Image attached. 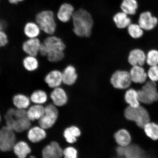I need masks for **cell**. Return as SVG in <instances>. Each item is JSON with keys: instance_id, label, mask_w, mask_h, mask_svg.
<instances>
[{"instance_id": "6", "label": "cell", "mask_w": 158, "mask_h": 158, "mask_svg": "<svg viewBox=\"0 0 158 158\" xmlns=\"http://www.w3.org/2000/svg\"><path fill=\"white\" fill-rule=\"evenodd\" d=\"M138 90V97L141 104L151 105L158 101V92L156 82L152 81L146 82Z\"/></svg>"}, {"instance_id": "21", "label": "cell", "mask_w": 158, "mask_h": 158, "mask_svg": "<svg viewBox=\"0 0 158 158\" xmlns=\"http://www.w3.org/2000/svg\"><path fill=\"white\" fill-rule=\"evenodd\" d=\"M132 82L136 84H144L147 81V73L143 66H131L129 71Z\"/></svg>"}, {"instance_id": "36", "label": "cell", "mask_w": 158, "mask_h": 158, "mask_svg": "<svg viewBox=\"0 0 158 158\" xmlns=\"http://www.w3.org/2000/svg\"><path fill=\"white\" fill-rule=\"evenodd\" d=\"M148 77L150 81L154 82L158 81V66H151L148 70Z\"/></svg>"}, {"instance_id": "17", "label": "cell", "mask_w": 158, "mask_h": 158, "mask_svg": "<svg viewBox=\"0 0 158 158\" xmlns=\"http://www.w3.org/2000/svg\"><path fill=\"white\" fill-rule=\"evenodd\" d=\"M158 22L156 17L153 16L150 12L146 11L140 15L138 24L143 30L150 31L155 28Z\"/></svg>"}, {"instance_id": "41", "label": "cell", "mask_w": 158, "mask_h": 158, "mask_svg": "<svg viewBox=\"0 0 158 158\" xmlns=\"http://www.w3.org/2000/svg\"><path fill=\"white\" fill-rule=\"evenodd\" d=\"M17 1L19 3L21 2H23L25 0H17Z\"/></svg>"}, {"instance_id": "15", "label": "cell", "mask_w": 158, "mask_h": 158, "mask_svg": "<svg viewBox=\"0 0 158 158\" xmlns=\"http://www.w3.org/2000/svg\"><path fill=\"white\" fill-rule=\"evenodd\" d=\"M147 55L144 51L140 48L132 49L128 53L127 62L131 66H143L146 62Z\"/></svg>"}, {"instance_id": "18", "label": "cell", "mask_w": 158, "mask_h": 158, "mask_svg": "<svg viewBox=\"0 0 158 158\" xmlns=\"http://www.w3.org/2000/svg\"><path fill=\"white\" fill-rule=\"evenodd\" d=\"M46 130L39 126L31 127L27 130V137L31 143H37L44 140L47 137Z\"/></svg>"}, {"instance_id": "39", "label": "cell", "mask_w": 158, "mask_h": 158, "mask_svg": "<svg viewBox=\"0 0 158 158\" xmlns=\"http://www.w3.org/2000/svg\"><path fill=\"white\" fill-rule=\"evenodd\" d=\"M8 1L11 5H17L19 3L17 0H8Z\"/></svg>"}, {"instance_id": "11", "label": "cell", "mask_w": 158, "mask_h": 158, "mask_svg": "<svg viewBox=\"0 0 158 158\" xmlns=\"http://www.w3.org/2000/svg\"><path fill=\"white\" fill-rule=\"evenodd\" d=\"M64 149L59 142L52 141L47 144L41 151L42 158H63Z\"/></svg>"}, {"instance_id": "3", "label": "cell", "mask_w": 158, "mask_h": 158, "mask_svg": "<svg viewBox=\"0 0 158 158\" xmlns=\"http://www.w3.org/2000/svg\"><path fill=\"white\" fill-rule=\"evenodd\" d=\"M15 108H10L4 115L5 125L14 131L21 133L28 130L31 127V122L27 117H19L15 116Z\"/></svg>"}, {"instance_id": "22", "label": "cell", "mask_w": 158, "mask_h": 158, "mask_svg": "<svg viewBox=\"0 0 158 158\" xmlns=\"http://www.w3.org/2000/svg\"><path fill=\"white\" fill-rule=\"evenodd\" d=\"M114 138L116 143L120 147H127L132 143L131 134L126 128H122L117 130L114 134Z\"/></svg>"}, {"instance_id": "35", "label": "cell", "mask_w": 158, "mask_h": 158, "mask_svg": "<svg viewBox=\"0 0 158 158\" xmlns=\"http://www.w3.org/2000/svg\"><path fill=\"white\" fill-rule=\"evenodd\" d=\"M64 158H78V151L73 145L68 146L64 149Z\"/></svg>"}, {"instance_id": "9", "label": "cell", "mask_w": 158, "mask_h": 158, "mask_svg": "<svg viewBox=\"0 0 158 158\" xmlns=\"http://www.w3.org/2000/svg\"><path fill=\"white\" fill-rule=\"evenodd\" d=\"M110 81L112 88L120 90L127 89L131 87L132 83L129 71L123 70L114 71L110 76Z\"/></svg>"}, {"instance_id": "34", "label": "cell", "mask_w": 158, "mask_h": 158, "mask_svg": "<svg viewBox=\"0 0 158 158\" xmlns=\"http://www.w3.org/2000/svg\"><path fill=\"white\" fill-rule=\"evenodd\" d=\"M146 63L150 67L157 66L158 64V51L152 49L147 54Z\"/></svg>"}, {"instance_id": "31", "label": "cell", "mask_w": 158, "mask_h": 158, "mask_svg": "<svg viewBox=\"0 0 158 158\" xmlns=\"http://www.w3.org/2000/svg\"><path fill=\"white\" fill-rule=\"evenodd\" d=\"M113 20L116 27L120 29L127 27L131 23V20L127 15L123 12L118 13L114 15Z\"/></svg>"}, {"instance_id": "2", "label": "cell", "mask_w": 158, "mask_h": 158, "mask_svg": "<svg viewBox=\"0 0 158 158\" xmlns=\"http://www.w3.org/2000/svg\"><path fill=\"white\" fill-rule=\"evenodd\" d=\"M73 31L81 38H88L92 35L94 21L91 15L83 9L75 11L72 19Z\"/></svg>"}, {"instance_id": "20", "label": "cell", "mask_w": 158, "mask_h": 158, "mask_svg": "<svg viewBox=\"0 0 158 158\" xmlns=\"http://www.w3.org/2000/svg\"><path fill=\"white\" fill-rule=\"evenodd\" d=\"M82 131L78 126L72 125L65 128L63 132V136L67 143L73 145L81 135Z\"/></svg>"}, {"instance_id": "1", "label": "cell", "mask_w": 158, "mask_h": 158, "mask_svg": "<svg viewBox=\"0 0 158 158\" xmlns=\"http://www.w3.org/2000/svg\"><path fill=\"white\" fill-rule=\"evenodd\" d=\"M66 45L62 39L54 35H48L42 42L39 54L49 62L56 63L64 58Z\"/></svg>"}, {"instance_id": "13", "label": "cell", "mask_w": 158, "mask_h": 158, "mask_svg": "<svg viewBox=\"0 0 158 158\" xmlns=\"http://www.w3.org/2000/svg\"><path fill=\"white\" fill-rule=\"evenodd\" d=\"M75 11L74 7L71 4L63 3L59 6L57 11L56 19L61 23H68L72 20Z\"/></svg>"}, {"instance_id": "33", "label": "cell", "mask_w": 158, "mask_h": 158, "mask_svg": "<svg viewBox=\"0 0 158 158\" xmlns=\"http://www.w3.org/2000/svg\"><path fill=\"white\" fill-rule=\"evenodd\" d=\"M128 35L132 39L141 38L143 35V30L139 24L131 23L127 27Z\"/></svg>"}, {"instance_id": "38", "label": "cell", "mask_w": 158, "mask_h": 158, "mask_svg": "<svg viewBox=\"0 0 158 158\" xmlns=\"http://www.w3.org/2000/svg\"><path fill=\"white\" fill-rule=\"evenodd\" d=\"M5 23L4 22H1L0 23V29L1 30H4L6 27Z\"/></svg>"}, {"instance_id": "26", "label": "cell", "mask_w": 158, "mask_h": 158, "mask_svg": "<svg viewBox=\"0 0 158 158\" xmlns=\"http://www.w3.org/2000/svg\"><path fill=\"white\" fill-rule=\"evenodd\" d=\"M12 102L15 107L19 109H27L30 106L31 103L30 97L22 93L14 95Z\"/></svg>"}, {"instance_id": "16", "label": "cell", "mask_w": 158, "mask_h": 158, "mask_svg": "<svg viewBox=\"0 0 158 158\" xmlns=\"http://www.w3.org/2000/svg\"><path fill=\"white\" fill-rule=\"evenodd\" d=\"M44 81L48 87L52 89L61 86L63 84L62 71L58 69L50 71L45 75Z\"/></svg>"}, {"instance_id": "30", "label": "cell", "mask_w": 158, "mask_h": 158, "mask_svg": "<svg viewBox=\"0 0 158 158\" xmlns=\"http://www.w3.org/2000/svg\"><path fill=\"white\" fill-rule=\"evenodd\" d=\"M146 136L153 141L158 140V124L152 121L146 124L143 128Z\"/></svg>"}, {"instance_id": "19", "label": "cell", "mask_w": 158, "mask_h": 158, "mask_svg": "<svg viewBox=\"0 0 158 158\" xmlns=\"http://www.w3.org/2000/svg\"><path fill=\"white\" fill-rule=\"evenodd\" d=\"M63 83L67 86H72L76 83L78 79L77 69L73 65L67 66L62 71Z\"/></svg>"}, {"instance_id": "5", "label": "cell", "mask_w": 158, "mask_h": 158, "mask_svg": "<svg viewBox=\"0 0 158 158\" xmlns=\"http://www.w3.org/2000/svg\"><path fill=\"white\" fill-rule=\"evenodd\" d=\"M56 15L50 10L39 12L35 15V21L40 27L41 31L48 35L55 34L57 29Z\"/></svg>"}, {"instance_id": "29", "label": "cell", "mask_w": 158, "mask_h": 158, "mask_svg": "<svg viewBox=\"0 0 158 158\" xmlns=\"http://www.w3.org/2000/svg\"><path fill=\"white\" fill-rule=\"evenodd\" d=\"M30 98L33 104L43 105L48 101V96L45 90L37 89L31 93Z\"/></svg>"}, {"instance_id": "32", "label": "cell", "mask_w": 158, "mask_h": 158, "mask_svg": "<svg viewBox=\"0 0 158 158\" xmlns=\"http://www.w3.org/2000/svg\"><path fill=\"white\" fill-rule=\"evenodd\" d=\"M120 7L126 14L135 15L138 7L137 2L136 0H123Z\"/></svg>"}, {"instance_id": "8", "label": "cell", "mask_w": 158, "mask_h": 158, "mask_svg": "<svg viewBox=\"0 0 158 158\" xmlns=\"http://www.w3.org/2000/svg\"><path fill=\"white\" fill-rule=\"evenodd\" d=\"M59 111L58 107L52 103L47 104L45 106V112L38 120L39 126L45 130L52 128L59 119Z\"/></svg>"}, {"instance_id": "12", "label": "cell", "mask_w": 158, "mask_h": 158, "mask_svg": "<svg viewBox=\"0 0 158 158\" xmlns=\"http://www.w3.org/2000/svg\"><path fill=\"white\" fill-rule=\"evenodd\" d=\"M52 103L58 107H62L68 103L69 96L66 90L60 86L52 89L49 94Z\"/></svg>"}, {"instance_id": "14", "label": "cell", "mask_w": 158, "mask_h": 158, "mask_svg": "<svg viewBox=\"0 0 158 158\" xmlns=\"http://www.w3.org/2000/svg\"><path fill=\"white\" fill-rule=\"evenodd\" d=\"M42 42L39 38L27 39L22 45V49L27 55L37 56L39 54Z\"/></svg>"}, {"instance_id": "27", "label": "cell", "mask_w": 158, "mask_h": 158, "mask_svg": "<svg viewBox=\"0 0 158 158\" xmlns=\"http://www.w3.org/2000/svg\"><path fill=\"white\" fill-rule=\"evenodd\" d=\"M44 112L45 106L42 105L34 104L27 109V117L31 122H34L40 119Z\"/></svg>"}, {"instance_id": "40", "label": "cell", "mask_w": 158, "mask_h": 158, "mask_svg": "<svg viewBox=\"0 0 158 158\" xmlns=\"http://www.w3.org/2000/svg\"><path fill=\"white\" fill-rule=\"evenodd\" d=\"M29 158H37V157L35 155H31L29 156Z\"/></svg>"}, {"instance_id": "37", "label": "cell", "mask_w": 158, "mask_h": 158, "mask_svg": "<svg viewBox=\"0 0 158 158\" xmlns=\"http://www.w3.org/2000/svg\"><path fill=\"white\" fill-rule=\"evenodd\" d=\"M9 42L8 37L4 30L0 31V46L5 47Z\"/></svg>"}, {"instance_id": "10", "label": "cell", "mask_w": 158, "mask_h": 158, "mask_svg": "<svg viewBox=\"0 0 158 158\" xmlns=\"http://www.w3.org/2000/svg\"><path fill=\"white\" fill-rule=\"evenodd\" d=\"M15 132L6 125L0 130V150L2 152H9L13 151L17 143Z\"/></svg>"}, {"instance_id": "24", "label": "cell", "mask_w": 158, "mask_h": 158, "mask_svg": "<svg viewBox=\"0 0 158 158\" xmlns=\"http://www.w3.org/2000/svg\"><path fill=\"white\" fill-rule=\"evenodd\" d=\"M42 31L36 22L30 21L25 23L23 32L27 39L38 38Z\"/></svg>"}, {"instance_id": "7", "label": "cell", "mask_w": 158, "mask_h": 158, "mask_svg": "<svg viewBox=\"0 0 158 158\" xmlns=\"http://www.w3.org/2000/svg\"><path fill=\"white\" fill-rule=\"evenodd\" d=\"M116 158H150L149 153L138 144L132 143L127 147L118 146Z\"/></svg>"}, {"instance_id": "23", "label": "cell", "mask_w": 158, "mask_h": 158, "mask_svg": "<svg viewBox=\"0 0 158 158\" xmlns=\"http://www.w3.org/2000/svg\"><path fill=\"white\" fill-rule=\"evenodd\" d=\"M124 100L128 106L133 108H137L141 106L138 90L130 87L125 90L124 95Z\"/></svg>"}, {"instance_id": "4", "label": "cell", "mask_w": 158, "mask_h": 158, "mask_svg": "<svg viewBox=\"0 0 158 158\" xmlns=\"http://www.w3.org/2000/svg\"><path fill=\"white\" fill-rule=\"evenodd\" d=\"M124 115L127 120L134 122L138 127L142 128L151 121L149 110L142 104L137 108L128 106L124 110Z\"/></svg>"}, {"instance_id": "25", "label": "cell", "mask_w": 158, "mask_h": 158, "mask_svg": "<svg viewBox=\"0 0 158 158\" xmlns=\"http://www.w3.org/2000/svg\"><path fill=\"white\" fill-rule=\"evenodd\" d=\"M12 151L17 158H27L32 150L26 142L22 140L16 143Z\"/></svg>"}, {"instance_id": "28", "label": "cell", "mask_w": 158, "mask_h": 158, "mask_svg": "<svg viewBox=\"0 0 158 158\" xmlns=\"http://www.w3.org/2000/svg\"><path fill=\"white\" fill-rule=\"evenodd\" d=\"M22 64L25 70L29 72H33L39 68V62L36 56L27 55L23 59Z\"/></svg>"}]
</instances>
